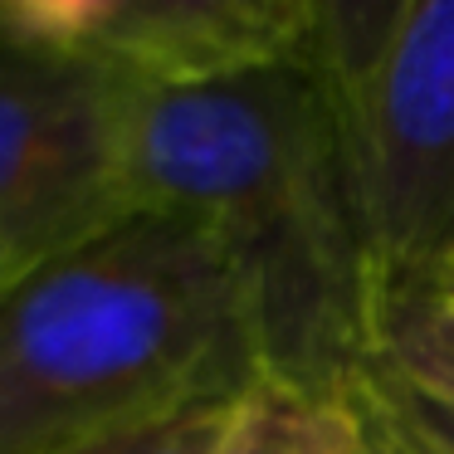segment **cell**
<instances>
[{
  "label": "cell",
  "mask_w": 454,
  "mask_h": 454,
  "mask_svg": "<svg viewBox=\"0 0 454 454\" xmlns=\"http://www.w3.org/2000/svg\"><path fill=\"white\" fill-rule=\"evenodd\" d=\"M132 210L206 225L249 288L259 366L352 391L376 278L333 83L308 59L186 89H122Z\"/></svg>",
  "instance_id": "cell-1"
},
{
  "label": "cell",
  "mask_w": 454,
  "mask_h": 454,
  "mask_svg": "<svg viewBox=\"0 0 454 454\" xmlns=\"http://www.w3.org/2000/svg\"><path fill=\"white\" fill-rule=\"evenodd\" d=\"M259 366L249 288L206 225L132 210L0 284V454L235 395Z\"/></svg>",
  "instance_id": "cell-2"
},
{
  "label": "cell",
  "mask_w": 454,
  "mask_h": 454,
  "mask_svg": "<svg viewBox=\"0 0 454 454\" xmlns=\"http://www.w3.org/2000/svg\"><path fill=\"white\" fill-rule=\"evenodd\" d=\"M376 298L454 259V0H317Z\"/></svg>",
  "instance_id": "cell-3"
},
{
  "label": "cell",
  "mask_w": 454,
  "mask_h": 454,
  "mask_svg": "<svg viewBox=\"0 0 454 454\" xmlns=\"http://www.w3.org/2000/svg\"><path fill=\"white\" fill-rule=\"evenodd\" d=\"M132 215L122 186V83L0 40V245L15 274Z\"/></svg>",
  "instance_id": "cell-4"
},
{
  "label": "cell",
  "mask_w": 454,
  "mask_h": 454,
  "mask_svg": "<svg viewBox=\"0 0 454 454\" xmlns=\"http://www.w3.org/2000/svg\"><path fill=\"white\" fill-rule=\"evenodd\" d=\"M0 40L122 89H186L308 59L317 0H0Z\"/></svg>",
  "instance_id": "cell-5"
},
{
  "label": "cell",
  "mask_w": 454,
  "mask_h": 454,
  "mask_svg": "<svg viewBox=\"0 0 454 454\" xmlns=\"http://www.w3.org/2000/svg\"><path fill=\"white\" fill-rule=\"evenodd\" d=\"M366 444L356 391H317L274 366H254L210 454H366Z\"/></svg>",
  "instance_id": "cell-6"
},
{
  "label": "cell",
  "mask_w": 454,
  "mask_h": 454,
  "mask_svg": "<svg viewBox=\"0 0 454 454\" xmlns=\"http://www.w3.org/2000/svg\"><path fill=\"white\" fill-rule=\"evenodd\" d=\"M372 366L454 405V288L434 274L386 288L372 313Z\"/></svg>",
  "instance_id": "cell-7"
},
{
  "label": "cell",
  "mask_w": 454,
  "mask_h": 454,
  "mask_svg": "<svg viewBox=\"0 0 454 454\" xmlns=\"http://www.w3.org/2000/svg\"><path fill=\"white\" fill-rule=\"evenodd\" d=\"M235 395H200L176 411H157L142 420L113 425L103 434H89L79 444H64L54 454H210L220 440V425Z\"/></svg>",
  "instance_id": "cell-8"
},
{
  "label": "cell",
  "mask_w": 454,
  "mask_h": 454,
  "mask_svg": "<svg viewBox=\"0 0 454 454\" xmlns=\"http://www.w3.org/2000/svg\"><path fill=\"white\" fill-rule=\"evenodd\" d=\"M356 381H362L381 405H391V411L401 415L405 425H415V430H420L430 444H440L444 454H454V405L430 401L425 391H415V386H405V381H395V376H386L381 366H372V362L362 366V376H356Z\"/></svg>",
  "instance_id": "cell-9"
},
{
  "label": "cell",
  "mask_w": 454,
  "mask_h": 454,
  "mask_svg": "<svg viewBox=\"0 0 454 454\" xmlns=\"http://www.w3.org/2000/svg\"><path fill=\"white\" fill-rule=\"evenodd\" d=\"M352 391H356V405H362V415H366V434H372L376 454H444L440 444H430L420 430H415V425H405L391 405L376 401L362 381H356Z\"/></svg>",
  "instance_id": "cell-10"
},
{
  "label": "cell",
  "mask_w": 454,
  "mask_h": 454,
  "mask_svg": "<svg viewBox=\"0 0 454 454\" xmlns=\"http://www.w3.org/2000/svg\"><path fill=\"white\" fill-rule=\"evenodd\" d=\"M425 274H434V278H440V284H450V288H454V259H444V264L425 269Z\"/></svg>",
  "instance_id": "cell-11"
},
{
  "label": "cell",
  "mask_w": 454,
  "mask_h": 454,
  "mask_svg": "<svg viewBox=\"0 0 454 454\" xmlns=\"http://www.w3.org/2000/svg\"><path fill=\"white\" fill-rule=\"evenodd\" d=\"M5 278H15V259H11V249L0 245V284H5Z\"/></svg>",
  "instance_id": "cell-12"
},
{
  "label": "cell",
  "mask_w": 454,
  "mask_h": 454,
  "mask_svg": "<svg viewBox=\"0 0 454 454\" xmlns=\"http://www.w3.org/2000/svg\"><path fill=\"white\" fill-rule=\"evenodd\" d=\"M366 440H372V434H366ZM366 454H376V444H366Z\"/></svg>",
  "instance_id": "cell-13"
}]
</instances>
